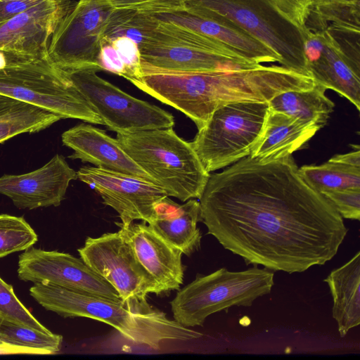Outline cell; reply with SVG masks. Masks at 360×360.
Instances as JSON below:
<instances>
[{"mask_svg": "<svg viewBox=\"0 0 360 360\" xmlns=\"http://www.w3.org/2000/svg\"><path fill=\"white\" fill-rule=\"evenodd\" d=\"M158 19L169 21L215 39L236 55L257 64L280 63V58L263 43L239 28L227 23L193 15L186 11L154 14Z\"/></svg>", "mask_w": 360, "mask_h": 360, "instance_id": "19", "label": "cell"}, {"mask_svg": "<svg viewBox=\"0 0 360 360\" xmlns=\"http://www.w3.org/2000/svg\"><path fill=\"white\" fill-rule=\"evenodd\" d=\"M330 161L342 165L360 168V150L359 148L345 154H338L332 157Z\"/></svg>", "mask_w": 360, "mask_h": 360, "instance_id": "36", "label": "cell"}, {"mask_svg": "<svg viewBox=\"0 0 360 360\" xmlns=\"http://www.w3.org/2000/svg\"><path fill=\"white\" fill-rule=\"evenodd\" d=\"M30 295L48 311L65 318L86 317L105 323L136 345L159 349L167 340L188 341L202 334L186 328L158 309L141 313L115 300L46 283H34Z\"/></svg>", "mask_w": 360, "mask_h": 360, "instance_id": "2", "label": "cell"}, {"mask_svg": "<svg viewBox=\"0 0 360 360\" xmlns=\"http://www.w3.org/2000/svg\"><path fill=\"white\" fill-rule=\"evenodd\" d=\"M112 8L103 0H79L60 20L48 53L62 70L94 68L101 71L98 57Z\"/></svg>", "mask_w": 360, "mask_h": 360, "instance_id": "11", "label": "cell"}, {"mask_svg": "<svg viewBox=\"0 0 360 360\" xmlns=\"http://www.w3.org/2000/svg\"><path fill=\"white\" fill-rule=\"evenodd\" d=\"M38 236L23 217L0 214V258L32 247Z\"/></svg>", "mask_w": 360, "mask_h": 360, "instance_id": "30", "label": "cell"}, {"mask_svg": "<svg viewBox=\"0 0 360 360\" xmlns=\"http://www.w3.org/2000/svg\"><path fill=\"white\" fill-rule=\"evenodd\" d=\"M4 283L5 281L2 280L1 278L0 277V288L4 285Z\"/></svg>", "mask_w": 360, "mask_h": 360, "instance_id": "38", "label": "cell"}, {"mask_svg": "<svg viewBox=\"0 0 360 360\" xmlns=\"http://www.w3.org/2000/svg\"><path fill=\"white\" fill-rule=\"evenodd\" d=\"M207 233L246 264L303 272L331 260L348 232L333 204L300 176L292 156H247L210 174L199 198Z\"/></svg>", "mask_w": 360, "mask_h": 360, "instance_id": "1", "label": "cell"}, {"mask_svg": "<svg viewBox=\"0 0 360 360\" xmlns=\"http://www.w3.org/2000/svg\"><path fill=\"white\" fill-rule=\"evenodd\" d=\"M127 154L167 193L182 202L199 199L210 176L191 142L173 127L117 134Z\"/></svg>", "mask_w": 360, "mask_h": 360, "instance_id": "3", "label": "cell"}, {"mask_svg": "<svg viewBox=\"0 0 360 360\" xmlns=\"http://www.w3.org/2000/svg\"><path fill=\"white\" fill-rule=\"evenodd\" d=\"M98 63L101 70L123 77L129 82L142 74L140 48L126 37H103Z\"/></svg>", "mask_w": 360, "mask_h": 360, "instance_id": "26", "label": "cell"}, {"mask_svg": "<svg viewBox=\"0 0 360 360\" xmlns=\"http://www.w3.org/2000/svg\"><path fill=\"white\" fill-rule=\"evenodd\" d=\"M84 96L103 125L117 134L173 127V115L136 98L97 75V70H63Z\"/></svg>", "mask_w": 360, "mask_h": 360, "instance_id": "10", "label": "cell"}, {"mask_svg": "<svg viewBox=\"0 0 360 360\" xmlns=\"http://www.w3.org/2000/svg\"><path fill=\"white\" fill-rule=\"evenodd\" d=\"M77 251L83 262L108 281L131 309L141 313L158 310L146 297L149 293L161 294L160 288L137 260L121 230L88 237Z\"/></svg>", "mask_w": 360, "mask_h": 360, "instance_id": "9", "label": "cell"}, {"mask_svg": "<svg viewBox=\"0 0 360 360\" xmlns=\"http://www.w3.org/2000/svg\"><path fill=\"white\" fill-rule=\"evenodd\" d=\"M274 284V271L257 266L238 271L221 268L210 274H197L171 301L174 320L186 328L202 326L216 312L233 306H251L257 298L269 294Z\"/></svg>", "mask_w": 360, "mask_h": 360, "instance_id": "5", "label": "cell"}, {"mask_svg": "<svg viewBox=\"0 0 360 360\" xmlns=\"http://www.w3.org/2000/svg\"><path fill=\"white\" fill-rule=\"evenodd\" d=\"M60 120L40 107L0 94V143L20 134L40 131Z\"/></svg>", "mask_w": 360, "mask_h": 360, "instance_id": "24", "label": "cell"}, {"mask_svg": "<svg viewBox=\"0 0 360 360\" xmlns=\"http://www.w3.org/2000/svg\"><path fill=\"white\" fill-rule=\"evenodd\" d=\"M140 52L142 64L174 71L233 70L259 65L236 55L215 39L160 19Z\"/></svg>", "mask_w": 360, "mask_h": 360, "instance_id": "6", "label": "cell"}, {"mask_svg": "<svg viewBox=\"0 0 360 360\" xmlns=\"http://www.w3.org/2000/svg\"><path fill=\"white\" fill-rule=\"evenodd\" d=\"M303 179L322 194L333 190L360 188V168L328 160L320 165H304L298 168Z\"/></svg>", "mask_w": 360, "mask_h": 360, "instance_id": "27", "label": "cell"}, {"mask_svg": "<svg viewBox=\"0 0 360 360\" xmlns=\"http://www.w3.org/2000/svg\"><path fill=\"white\" fill-rule=\"evenodd\" d=\"M43 0H0V24L37 5Z\"/></svg>", "mask_w": 360, "mask_h": 360, "instance_id": "35", "label": "cell"}, {"mask_svg": "<svg viewBox=\"0 0 360 360\" xmlns=\"http://www.w3.org/2000/svg\"><path fill=\"white\" fill-rule=\"evenodd\" d=\"M326 90L323 86L316 83L309 89L283 91L268 102L269 109L321 128L326 124L335 106L325 95Z\"/></svg>", "mask_w": 360, "mask_h": 360, "instance_id": "23", "label": "cell"}, {"mask_svg": "<svg viewBox=\"0 0 360 360\" xmlns=\"http://www.w3.org/2000/svg\"><path fill=\"white\" fill-rule=\"evenodd\" d=\"M77 179L88 184L101 197L103 204L115 210L127 226L135 220L150 224L157 205L166 197L158 184L127 174L96 167H84Z\"/></svg>", "mask_w": 360, "mask_h": 360, "instance_id": "12", "label": "cell"}, {"mask_svg": "<svg viewBox=\"0 0 360 360\" xmlns=\"http://www.w3.org/2000/svg\"><path fill=\"white\" fill-rule=\"evenodd\" d=\"M320 129L313 123L269 109L261 134L249 156L267 162L290 155Z\"/></svg>", "mask_w": 360, "mask_h": 360, "instance_id": "21", "label": "cell"}, {"mask_svg": "<svg viewBox=\"0 0 360 360\" xmlns=\"http://www.w3.org/2000/svg\"><path fill=\"white\" fill-rule=\"evenodd\" d=\"M305 34L307 66L316 83L336 91L360 110V70L355 68L324 32Z\"/></svg>", "mask_w": 360, "mask_h": 360, "instance_id": "16", "label": "cell"}, {"mask_svg": "<svg viewBox=\"0 0 360 360\" xmlns=\"http://www.w3.org/2000/svg\"><path fill=\"white\" fill-rule=\"evenodd\" d=\"M0 316L19 325L45 333L51 332L20 302L15 295L13 286L6 282L0 288Z\"/></svg>", "mask_w": 360, "mask_h": 360, "instance_id": "31", "label": "cell"}, {"mask_svg": "<svg viewBox=\"0 0 360 360\" xmlns=\"http://www.w3.org/2000/svg\"><path fill=\"white\" fill-rule=\"evenodd\" d=\"M34 354V353L29 349L14 347L4 343L0 338V354Z\"/></svg>", "mask_w": 360, "mask_h": 360, "instance_id": "37", "label": "cell"}, {"mask_svg": "<svg viewBox=\"0 0 360 360\" xmlns=\"http://www.w3.org/2000/svg\"><path fill=\"white\" fill-rule=\"evenodd\" d=\"M328 28L360 31V0H314L303 30L321 32Z\"/></svg>", "mask_w": 360, "mask_h": 360, "instance_id": "25", "label": "cell"}, {"mask_svg": "<svg viewBox=\"0 0 360 360\" xmlns=\"http://www.w3.org/2000/svg\"><path fill=\"white\" fill-rule=\"evenodd\" d=\"M186 11L232 25L257 39L288 69L311 76L304 55V30L269 0H183Z\"/></svg>", "mask_w": 360, "mask_h": 360, "instance_id": "4", "label": "cell"}, {"mask_svg": "<svg viewBox=\"0 0 360 360\" xmlns=\"http://www.w3.org/2000/svg\"><path fill=\"white\" fill-rule=\"evenodd\" d=\"M61 138L63 145L73 150L69 156L71 159H79L96 167L127 174L156 184L127 154L117 139L99 128L82 123L64 131Z\"/></svg>", "mask_w": 360, "mask_h": 360, "instance_id": "18", "label": "cell"}, {"mask_svg": "<svg viewBox=\"0 0 360 360\" xmlns=\"http://www.w3.org/2000/svg\"><path fill=\"white\" fill-rule=\"evenodd\" d=\"M342 218L360 219V188L333 190L322 193Z\"/></svg>", "mask_w": 360, "mask_h": 360, "instance_id": "33", "label": "cell"}, {"mask_svg": "<svg viewBox=\"0 0 360 360\" xmlns=\"http://www.w3.org/2000/svg\"><path fill=\"white\" fill-rule=\"evenodd\" d=\"M0 94L40 107L61 119L103 123L50 58L0 69Z\"/></svg>", "mask_w": 360, "mask_h": 360, "instance_id": "8", "label": "cell"}, {"mask_svg": "<svg viewBox=\"0 0 360 360\" xmlns=\"http://www.w3.org/2000/svg\"><path fill=\"white\" fill-rule=\"evenodd\" d=\"M18 276L25 282L46 283L112 300L116 290L83 260L70 254L30 248L18 257Z\"/></svg>", "mask_w": 360, "mask_h": 360, "instance_id": "13", "label": "cell"}, {"mask_svg": "<svg viewBox=\"0 0 360 360\" xmlns=\"http://www.w3.org/2000/svg\"><path fill=\"white\" fill-rule=\"evenodd\" d=\"M333 297L332 316L341 338L360 324V252L323 280Z\"/></svg>", "mask_w": 360, "mask_h": 360, "instance_id": "22", "label": "cell"}, {"mask_svg": "<svg viewBox=\"0 0 360 360\" xmlns=\"http://www.w3.org/2000/svg\"><path fill=\"white\" fill-rule=\"evenodd\" d=\"M0 338L9 345L31 350L34 354L58 353L63 342L60 335L45 333L10 321L0 316Z\"/></svg>", "mask_w": 360, "mask_h": 360, "instance_id": "28", "label": "cell"}, {"mask_svg": "<svg viewBox=\"0 0 360 360\" xmlns=\"http://www.w3.org/2000/svg\"><path fill=\"white\" fill-rule=\"evenodd\" d=\"M113 10L160 14L184 11L183 0H103Z\"/></svg>", "mask_w": 360, "mask_h": 360, "instance_id": "32", "label": "cell"}, {"mask_svg": "<svg viewBox=\"0 0 360 360\" xmlns=\"http://www.w3.org/2000/svg\"><path fill=\"white\" fill-rule=\"evenodd\" d=\"M268 102L240 101L212 112L191 143L207 172L249 156L264 126Z\"/></svg>", "mask_w": 360, "mask_h": 360, "instance_id": "7", "label": "cell"}, {"mask_svg": "<svg viewBox=\"0 0 360 360\" xmlns=\"http://www.w3.org/2000/svg\"><path fill=\"white\" fill-rule=\"evenodd\" d=\"M159 19L154 14L131 10H112L103 37H126L141 48L155 30Z\"/></svg>", "mask_w": 360, "mask_h": 360, "instance_id": "29", "label": "cell"}, {"mask_svg": "<svg viewBox=\"0 0 360 360\" xmlns=\"http://www.w3.org/2000/svg\"><path fill=\"white\" fill-rule=\"evenodd\" d=\"M283 15L300 26H304L314 0H269Z\"/></svg>", "mask_w": 360, "mask_h": 360, "instance_id": "34", "label": "cell"}, {"mask_svg": "<svg viewBox=\"0 0 360 360\" xmlns=\"http://www.w3.org/2000/svg\"><path fill=\"white\" fill-rule=\"evenodd\" d=\"M74 3L70 0H43L0 24V49L49 56V39Z\"/></svg>", "mask_w": 360, "mask_h": 360, "instance_id": "15", "label": "cell"}, {"mask_svg": "<svg viewBox=\"0 0 360 360\" xmlns=\"http://www.w3.org/2000/svg\"><path fill=\"white\" fill-rule=\"evenodd\" d=\"M146 224H116L129 242L137 260L157 283L160 292L178 290L184 275L183 253Z\"/></svg>", "mask_w": 360, "mask_h": 360, "instance_id": "17", "label": "cell"}, {"mask_svg": "<svg viewBox=\"0 0 360 360\" xmlns=\"http://www.w3.org/2000/svg\"><path fill=\"white\" fill-rule=\"evenodd\" d=\"M201 221L200 202L190 199L180 205L169 196L156 207L148 225L162 238L183 254L190 256L200 248L201 233L197 224Z\"/></svg>", "mask_w": 360, "mask_h": 360, "instance_id": "20", "label": "cell"}, {"mask_svg": "<svg viewBox=\"0 0 360 360\" xmlns=\"http://www.w3.org/2000/svg\"><path fill=\"white\" fill-rule=\"evenodd\" d=\"M77 179L65 158L54 155L41 167L19 175L0 177V193L20 209H36L60 205L70 182Z\"/></svg>", "mask_w": 360, "mask_h": 360, "instance_id": "14", "label": "cell"}]
</instances>
